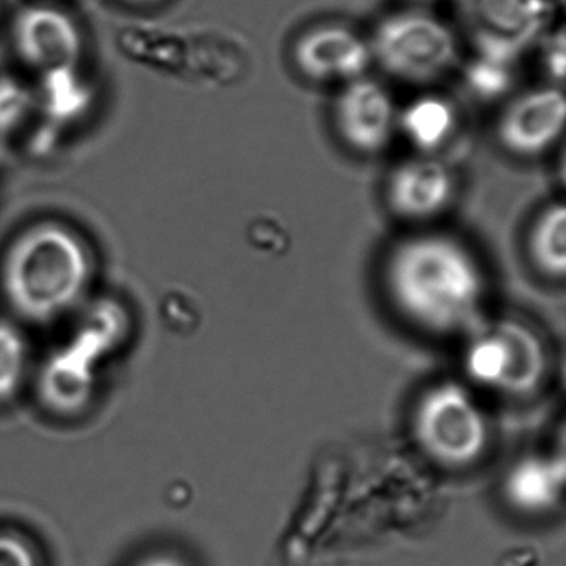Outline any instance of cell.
Wrapping results in <instances>:
<instances>
[{
    "instance_id": "obj_1",
    "label": "cell",
    "mask_w": 566,
    "mask_h": 566,
    "mask_svg": "<svg viewBox=\"0 0 566 566\" xmlns=\"http://www.w3.org/2000/svg\"><path fill=\"white\" fill-rule=\"evenodd\" d=\"M386 280L397 310L433 333L462 329L482 304L479 263L447 234H419L397 244L387 260Z\"/></svg>"
},
{
    "instance_id": "obj_2",
    "label": "cell",
    "mask_w": 566,
    "mask_h": 566,
    "mask_svg": "<svg viewBox=\"0 0 566 566\" xmlns=\"http://www.w3.org/2000/svg\"><path fill=\"white\" fill-rule=\"evenodd\" d=\"M92 280L82 238L59 221H41L9 244L0 284L11 310L29 323L49 324L84 301Z\"/></svg>"
},
{
    "instance_id": "obj_3",
    "label": "cell",
    "mask_w": 566,
    "mask_h": 566,
    "mask_svg": "<svg viewBox=\"0 0 566 566\" xmlns=\"http://www.w3.org/2000/svg\"><path fill=\"white\" fill-rule=\"evenodd\" d=\"M369 49L373 62L387 75L417 85L443 77L459 57V44L449 25L420 11L382 19Z\"/></svg>"
},
{
    "instance_id": "obj_4",
    "label": "cell",
    "mask_w": 566,
    "mask_h": 566,
    "mask_svg": "<svg viewBox=\"0 0 566 566\" xmlns=\"http://www.w3.org/2000/svg\"><path fill=\"white\" fill-rule=\"evenodd\" d=\"M417 439L427 453L447 467L476 462L489 443V426L472 394L447 382L423 394L413 416Z\"/></svg>"
},
{
    "instance_id": "obj_5",
    "label": "cell",
    "mask_w": 566,
    "mask_h": 566,
    "mask_svg": "<svg viewBox=\"0 0 566 566\" xmlns=\"http://www.w3.org/2000/svg\"><path fill=\"white\" fill-rule=\"evenodd\" d=\"M457 14L475 55L515 65L545 31L549 0H457Z\"/></svg>"
},
{
    "instance_id": "obj_6",
    "label": "cell",
    "mask_w": 566,
    "mask_h": 566,
    "mask_svg": "<svg viewBox=\"0 0 566 566\" xmlns=\"http://www.w3.org/2000/svg\"><path fill=\"white\" fill-rule=\"evenodd\" d=\"M543 366L538 340L515 324L479 334L467 349L469 376L482 386L506 392H528L538 384Z\"/></svg>"
},
{
    "instance_id": "obj_7",
    "label": "cell",
    "mask_w": 566,
    "mask_h": 566,
    "mask_svg": "<svg viewBox=\"0 0 566 566\" xmlns=\"http://www.w3.org/2000/svg\"><path fill=\"white\" fill-rule=\"evenodd\" d=\"M12 45L24 64L42 74H62L77 67L84 38L74 19L48 4L19 9L11 25Z\"/></svg>"
},
{
    "instance_id": "obj_8",
    "label": "cell",
    "mask_w": 566,
    "mask_h": 566,
    "mask_svg": "<svg viewBox=\"0 0 566 566\" xmlns=\"http://www.w3.org/2000/svg\"><path fill=\"white\" fill-rule=\"evenodd\" d=\"M566 104L555 85L533 88L513 98L496 120L500 147L516 158L548 154L565 130Z\"/></svg>"
},
{
    "instance_id": "obj_9",
    "label": "cell",
    "mask_w": 566,
    "mask_h": 566,
    "mask_svg": "<svg viewBox=\"0 0 566 566\" xmlns=\"http://www.w3.org/2000/svg\"><path fill=\"white\" fill-rule=\"evenodd\" d=\"M333 122L343 144L363 157L382 154L397 128L389 91L373 78L343 85L333 105Z\"/></svg>"
},
{
    "instance_id": "obj_10",
    "label": "cell",
    "mask_w": 566,
    "mask_h": 566,
    "mask_svg": "<svg viewBox=\"0 0 566 566\" xmlns=\"http://www.w3.org/2000/svg\"><path fill=\"white\" fill-rule=\"evenodd\" d=\"M291 61L316 84H349L364 77L373 64L369 42L339 24L314 25L294 41Z\"/></svg>"
},
{
    "instance_id": "obj_11",
    "label": "cell",
    "mask_w": 566,
    "mask_h": 566,
    "mask_svg": "<svg viewBox=\"0 0 566 566\" xmlns=\"http://www.w3.org/2000/svg\"><path fill=\"white\" fill-rule=\"evenodd\" d=\"M455 190V177L447 165L416 158L392 168L386 181V201L403 220L429 221L450 207Z\"/></svg>"
},
{
    "instance_id": "obj_12",
    "label": "cell",
    "mask_w": 566,
    "mask_h": 566,
    "mask_svg": "<svg viewBox=\"0 0 566 566\" xmlns=\"http://www.w3.org/2000/svg\"><path fill=\"white\" fill-rule=\"evenodd\" d=\"M95 363L74 344L49 357L39 374L42 402L61 416H74L91 402L95 386Z\"/></svg>"
},
{
    "instance_id": "obj_13",
    "label": "cell",
    "mask_w": 566,
    "mask_h": 566,
    "mask_svg": "<svg viewBox=\"0 0 566 566\" xmlns=\"http://www.w3.org/2000/svg\"><path fill=\"white\" fill-rule=\"evenodd\" d=\"M565 463L553 457H528L510 469L505 479V496L516 510L543 513L562 499Z\"/></svg>"
},
{
    "instance_id": "obj_14",
    "label": "cell",
    "mask_w": 566,
    "mask_h": 566,
    "mask_svg": "<svg viewBox=\"0 0 566 566\" xmlns=\"http://www.w3.org/2000/svg\"><path fill=\"white\" fill-rule=\"evenodd\" d=\"M397 127L420 151L439 150L455 132V107L440 95H422L397 115Z\"/></svg>"
},
{
    "instance_id": "obj_15",
    "label": "cell",
    "mask_w": 566,
    "mask_h": 566,
    "mask_svg": "<svg viewBox=\"0 0 566 566\" xmlns=\"http://www.w3.org/2000/svg\"><path fill=\"white\" fill-rule=\"evenodd\" d=\"M530 254L536 266L549 276L562 277L566 270V210L549 205L530 231Z\"/></svg>"
},
{
    "instance_id": "obj_16",
    "label": "cell",
    "mask_w": 566,
    "mask_h": 566,
    "mask_svg": "<svg viewBox=\"0 0 566 566\" xmlns=\"http://www.w3.org/2000/svg\"><path fill=\"white\" fill-rule=\"evenodd\" d=\"M124 331L125 317L120 307L112 303L97 304L92 307L71 344L97 363L104 354L114 350L124 337Z\"/></svg>"
},
{
    "instance_id": "obj_17",
    "label": "cell",
    "mask_w": 566,
    "mask_h": 566,
    "mask_svg": "<svg viewBox=\"0 0 566 566\" xmlns=\"http://www.w3.org/2000/svg\"><path fill=\"white\" fill-rule=\"evenodd\" d=\"M29 369V343L18 324L0 319V403L21 392Z\"/></svg>"
},
{
    "instance_id": "obj_18",
    "label": "cell",
    "mask_w": 566,
    "mask_h": 566,
    "mask_svg": "<svg viewBox=\"0 0 566 566\" xmlns=\"http://www.w3.org/2000/svg\"><path fill=\"white\" fill-rule=\"evenodd\" d=\"M467 91L482 102L499 101L513 85V65L475 55L463 72Z\"/></svg>"
},
{
    "instance_id": "obj_19",
    "label": "cell",
    "mask_w": 566,
    "mask_h": 566,
    "mask_svg": "<svg viewBox=\"0 0 566 566\" xmlns=\"http://www.w3.org/2000/svg\"><path fill=\"white\" fill-rule=\"evenodd\" d=\"M0 566H38V559L18 533L0 532Z\"/></svg>"
},
{
    "instance_id": "obj_20",
    "label": "cell",
    "mask_w": 566,
    "mask_h": 566,
    "mask_svg": "<svg viewBox=\"0 0 566 566\" xmlns=\"http://www.w3.org/2000/svg\"><path fill=\"white\" fill-rule=\"evenodd\" d=\"M545 67L553 81H563V75H565V38H563V32H559L558 38L546 48Z\"/></svg>"
},
{
    "instance_id": "obj_21",
    "label": "cell",
    "mask_w": 566,
    "mask_h": 566,
    "mask_svg": "<svg viewBox=\"0 0 566 566\" xmlns=\"http://www.w3.org/2000/svg\"><path fill=\"white\" fill-rule=\"evenodd\" d=\"M135 566H187L177 556L168 555V553H155V555L147 556Z\"/></svg>"
},
{
    "instance_id": "obj_22",
    "label": "cell",
    "mask_w": 566,
    "mask_h": 566,
    "mask_svg": "<svg viewBox=\"0 0 566 566\" xmlns=\"http://www.w3.org/2000/svg\"><path fill=\"white\" fill-rule=\"evenodd\" d=\"M124 2H128V4H135V6H145V4H154V2H158V0H124Z\"/></svg>"
},
{
    "instance_id": "obj_23",
    "label": "cell",
    "mask_w": 566,
    "mask_h": 566,
    "mask_svg": "<svg viewBox=\"0 0 566 566\" xmlns=\"http://www.w3.org/2000/svg\"><path fill=\"white\" fill-rule=\"evenodd\" d=\"M413 2H430V0H413Z\"/></svg>"
}]
</instances>
